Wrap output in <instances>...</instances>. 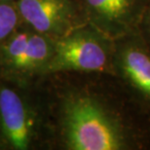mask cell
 I'll return each instance as SVG.
<instances>
[{
  "label": "cell",
  "instance_id": "obj_1",
  "mask_svg": "<svg viewBox=\"0 0 150 150\" xmlns=\"http://www.w3.org/2000/svg\"><path fill=\"white\" fill-rule=\"evenodd\" d=\"M42 84L53 149L144 150L150 129L111 74L58 72Z\"/></svg>",
  "mask_w": 150,
  "mask_h": 150
},
{
  "label": "cell",
  "instance_id": "obj_2",
  "mask_svg": "<svg viewBox=\"0 0 150 150\" xmlns=\"http://www.w3.org/2000/svg\"><path fill=\"white\" fill-rule=\"evenodd\" d=\"M53 134L42 78L22 83L0 77V150H51Z\"/></svg>",
  "mask_w": 150,
  "mask_h": 150
},
{
  "label": "cell",
  "instance_id": "obj_3",
  "mask_svg": "<svg viewBox=\"0 0 150 150\" xmlns=\"http://www.w3.org/2000/svg\"><path fill=\"white\" fill-rule=\"evenodd\" d=\"M113 54V39L84 23L55 40L46 75L58 72L112 74Z\"/></svg>",
  "mask_w": 150,
  "mask_h": 150
},
{
  "label": "cell",
  "instance_id": "obj_4",
  "mask_svg": "<svg viewBox=\"0 0 150 150\" xmlns=\"http://www.w3.org/2000/svg\"><path fill=\"white\" fill-rule=\"evenodd\" d=\"M55 39L41 34L23 22L0 45V77L31 83L46 75Z\"/></svg>",
  "mask_w": 150,
  "mask_h": 150
},
{
  "label": "cell",
  "instance_id": "obj_5",
  "mask_svg": "<svg viewBox=\"0 0 150 150\" xmlns=\"http://www.w3.org/2000/svg\"><path fill=\"white\" fill-rule=\"evenodd\" d=\"M111 75L150 129V49L137 32L114 40Z\"/></svg>",
  "mask_w": 150,
  "mask_h": 150
},
{
  "label": "cell",
  "instance_id": "obj_6",
  "mask_svg": "<svg viewBox=\"0 0 150 150\" xmlns=\"http://www.w3.org/2000/svg\"><path fill=\"white\" fill-rule=\"evenodd\" d=\"M16 6L23 23L55 40L86 23L78 0H17Z\"/></svg>",
  "mask_w": 150,
  "mask_h": 150
},
{
  "label": "cell",
  "instance_id": "obj_7",
  "mask_svg": "<svg viewBox=\"0 0 150 150\" xmlns=\"http://www.w3.org/2000/svg\"><path fill=\"white\" fill-rule=\"evenodd\" d=\"M84 20L113 39L137 33L150 0H78Z\"/></svg>",
  "mask_w": 150,
  "mask_h": 150
},
{
  "label": "cell",
  "instance_id": "obj_8",
  "mask_svg": "<svg viewBox=\"0 0 150 150\" xmlns=\"http://www.w3.org/2000/svg\"><path fill=\"white\" fill-rule=\"evenodd\" d=\"M22 23L16 2L0 1V45Z\"/></svg>",
  "mask_w": 150,
  "mask_h": 150
},
{
  "label": "cell",
  "instance_id": "obj_9",
  "mask_svg": "<svg viewBox=\"0 0 150 150\" xmlns=\"http://www.w3.org/2000/svg\"><path fill=\"white\" fill-rule=\"evenodd\" d=\"M137 33L140 35L144 43L150 49V3L143 13V16L139 25Z\"/></svg>",
  "mask_w": 150,
  "mask_h": 150
},
{
  "label": "cell",
  "instance_id": "obj_10",
  "mask_svg": "<svg viewBox=\"0 0 150 150\" xmlns=\"http://www.w3.org/2000/svg\"><path fill=\"white\" fill-rule=\"evenodd\" d=\"M144 150H150V132L146 137L145 143H144Z\"/></svg>",
  "mask_w": 150,
  "mask_h": 150
},
{
  "label": "cell",
  "instance_id": "obj_11",
  "mask_svg": "<svg viewBox=\"0 0 150 150\" xmlns=\"http://www.w3.org/2000/svg\"><path fill=\"white\" fill-rule=\"evenodd\" d=\"M0 1H9V2H16L17 0H0Z\"/></svg>",
  "mask_w": 150,
  "mask_h": 150
}]
</instances>
